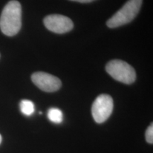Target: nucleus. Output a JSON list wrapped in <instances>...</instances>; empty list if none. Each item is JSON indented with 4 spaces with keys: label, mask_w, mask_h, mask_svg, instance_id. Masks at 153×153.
Here are the masks:
<instances>
[{
    "label": "nucleus",
    "mask_w": 153,
    "mask_h": 153,
    "mask_svg": "<svg viewBox=\"0 0 153 153\" xmlns=\"http://www.w3.org/2000/svg\"><path fill=\"white\" fill-rule=\"evenodd\" d=\"M114 108V101L108 94L99 95L94 101L91 114L97 123H102L109 118Z\"/></svg>",
    "instance_id": "nucleus-4"
},
{
    "label": "nucleus",
    "mask_w": 153,
    "mask_h": 153,
    "mask_svg": "<svg viewBox=\"0 0 153 153\" xmlns=\"http://www.w3.org/2000/svg\"><path fill=\"white\" fill-rule=\"evenodd\" d=\"M31 79L34 85L46 92H54L61 87V81L57 76L43 72H37L32 74Z\"/></svg>",
    "instance_id": "nucleus-6"
},
{
    "label": "nucleus",
    "mask_w": 153,
    "mask_h": 153,
    "mask_svg": "<svg viewBox=\"0 0 153 153\" xmlns=\"http://www.w3.org/2000/svg\"><path fill=\"white\" fill-rule=\"evenodd\" d=\"M22 27V6L12 0L6 4L0 17V29L7 36H14Z\"/></svg>",
    "instance_id": "nucleus-1"
},
{
    "label": "nucleus",
    "mask_w": 153,
    "mask_h": 153,
    "mask_svg": "<svg viewBox=\"0 0 153 153\" xmlns=\"http://www.w3.org/2000/svg\"><path fill=\"white\" fill-rule=\"evenodd\" d=\"M145 137H146L147 142L152 144L153 143V125L152 123L149 126L145 133Z\"/></svg>",
    "instance_id": "nucleus-9"
},
{
    "label": "nucleus",
    "mask_w": 153,
    "mask_h": 153,
    "mask_svg": "<svg viewBox=\"0 0 153 153\" xmlns=\"http://www.w3.org/2000/svg\"><path fill=\"white\" fill-rule=\"evenodd\" d=\"M106 70L114 79L127 85L133 83L136 79V73L133 67L123 60L110 61L106 65Z\"/></svg>",
    "instance_id": "nucleus-3"
},
{
    "label": "nucleus",
    "mask_w": 153,
    "mask_h": 153,
    "mask_svg": "<svg viewBox=\"0 0 153 153\" xmlns=\"http://www.w3.org/2000/svg\"><path fill=\"white\" fill-rule=\"evenodd\" d=\"M1 140H2V137H1V135H0V144H1Z\"/></svg>",
    "instance_id": "nucleus-11"
},
{
    "label": "nucleus",
    "mask_w": 153,
    "mask_h": 153,
    "mask_svg": "<svg viewBox=\"0 0 153 153\" xmlns=\"http://www.w3.org/2000/svg\"><path fill=\"white\" fill-rule=\"evenodd\" d=\"M70 1H77V2H80V3H89V2H91V1H94V0H70Z\"/></svg>",
    "instance_id": "nucleus-10"
},
{
    "label": "nucleus",
    "mask_w": 153,
    "mask_h": 153,
    "mask_svg": "<svg viewBox=\"0 0 153 153\" xmlns=\"http://www.w3.org/2000/svg\"><path fill=\"white\" fill-rule=\"evenodd\" d=\"M20 109L23 114L25 116H31L35 111V106L33 103L30 100H22L20 103Z\"/></svg>",
    "instance_id": "nucleus-7"
},
{
    "label": "nucleus",
    "mask_w": 153,
    "mask_h": 153,
    "mask_svg": "<svg viewBox=\"0 0 153 153\" xmlns=\"http://www.w3.org/2000/svg\"><path fill=\"white\" fill-rule=\"evenodd\" d=\"M48 117L53 123H60L63 120V114L62 112L58 108H51L48 111Z\"/></svg>",
    "instance_id": "nucleus-8"
},
{
    "label": "nucleus",
    "mask_w": 153,
    "mask_h": 153,
    "mask_svg": "<svg viewBox=\"0 0 153 153\" xmlns=\"http://www.w3.org/2000/svg\"><path fill=\"white\" fill-rule=\"evenodd\" d=\"M142 3L143 0H128L121 9L107 21L108 27L117 28L128 24L138 14Z\"/></svg>",
    "instance_id": "nucleus-2"
},
{
    "label": "nucleus",
    "mask_w": 153,
    "mask_h": 153,
    "mask_svg": "<svg viewBox=\"0 0 153 153\" xmlns=\"http://www.w3.org/2000/svg\"><path fill=\"white\" fill-rule=\"evenodd\" d=\"M43 23L48 29L55 33H67L74 27L71 19L60 14L48 15L45 17Z\"/></svg>",
    "instance_id": "nucleus-5"
}]
</instances>
